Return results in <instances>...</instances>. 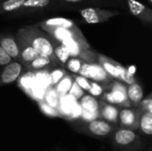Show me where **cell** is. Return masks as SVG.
Wrapping results in <instances>:
<instances>
[{
  "instance_id": "cell-37",
  "label": "cell",
  "mask_w": 152,
  "mask_h": 151,
  "mask_svg": "<svg viewBox=\"0 0 152 151\" xmlns=\"http://www.w3.org/2000/svg\"><path fill=\"white\" fill-rule=\"evenodd\" d=\"M40 106H41L42 110H43L45 114H47V115H49V116H56V115L58 114L54 108L51 107L50 105H48V104L45 103V102L40 103Z\"/></svg>"
},
{
  "instance_id": "cell-36",
  "label": "cell",
  "mask_w": 152,
  "mask_h": 151,
  "mask_svg": "<svg viewBox=\"0 0 152 151\" xmlns=\"http://www.w3.org/2000/svg\"><path fill=\"white\" fill-rule=\"evenodd\" d=\"M81 116L85 120L92 121L98 117V111H87V110L82 109Z\"/></svg>"
},
{
  "instance_id": "cell-8",
  "label": "cell",
  "mask_w": 152,
  "mask_h": 151,
  "mask_svg": "<svg viewBox=\"0 0 152 151\" xmlns=\"http://www.w3.org/2000/svg\"><path fill=\"white\" fill-rule=\"evenodd\" d=\"M105 99L108 102L112 103V104L124 103L125 101H126V99H127L126 87L120 83H116L112 86L111 92L106 93Z\"/></svg>"
},
{
  "instance_id": "cell-30",
  "label": "cell",
  "mask_w": 152,
  "mask_h": 151,
  "mask_svg": "<svg viewBox=\"0 0 152 151\" xmlns=\"http://www.w3.org/2000/svg\"><path fill=\"white\" fill-rule=\"evenodd\" d=\"M118 79H120L122 81H125L126 83H127L129 85L135 82L134 75L130 74L128 72V70L126 68L122 67L121 65H119V77H118Z\"/></svg>"
},
{
  "instance_id": "cell-1",
  "label": "cell",
  "mask_w": 152,
  "mask_h": 151,
  "mask_svg": "<svg viewBox=\"0 0 152 151\" xmlns=\"http://www.w3.org/2000/svg\"><path fill=\"white\" fill-rule=\"evenodd\" d=\"M18 33L36 49L39 55L48 56L55 63L57 62L53 53V40L45 32L35 26H29L20 29Z\"/></svg>"
},
{
  "instance_id": "cell-4",
  "label": "cell",
  "mask_w": 152,
  "mask_h": 151,
  "mask_svg": "<svg viewBox=\"0 0 152 151\" xmlns=\"http://www.w3.org/2000/svg\"><path fill=\"white\" fill-rule=\"evenodd\" d=\"M80 15L83 20L89 24H96L102 23L108 20L110 18L115 16L118 12L113 11H108L100 8L88 7L80 10Z\"/></svg>"
},
{
  "instance_id": "cell-33",
  "label": "cell",
  "mask_w": 152,
  "mask_h": 151,
  "mask_svg": "<svg viewBox=\"0 0 152 151\" xmlns=\"http://www.w3.org/2000/svg\"><path fill=\"white\" fill-rule=\"evenodd\" d=\"M75 82L85 91H88L90 88V82L87 80V78L82 77V76L75 77Z\"/></svg>"
},
{
  "instance_id": "cell-34",
  "label": "cell",
  "mask_w": 152,
  "mask_h": 151,
  "mask_svg": "<svg viewBox=\"0 0 152 151\" xmlns=\"http://www.w3.org/2000/svg\"><path fill=\"white\" fill-rule=\"evenodd\" d=\"M88 92L93 96H100L102 93V88L98 83L92 82V83H90V88H89Z\"/></svg>"
},
{
  "instance_id": "cell-38",
  "label": "cell",
  "mask_w": 152,
  "mask_h": 151,
  "mask_svg": "<svg viewBox=\"0 0 152 151\" xmlns=\"http://www.w3.org/2000/svg\"><path fill=\"white\" fill-rule=\"evenodd\" d=\"M81 112H82V108H81V106H80V105H78V104L76 102V103L74 104V106H73L72 109H71V113H70V115H72L73 117H77L81 116Z\"/></svg>"
},
{
  "instance_id": "cell-6",
  "label": "cell",
  "mask_w": 152,
  "mask_h": 151,
  "mask_svg": "<svg viewBox=\"0 0 152 151\" xmlns=\"http://www.w3.org/2000/svg\"><path fill=\"white\" fill-rule=\"evenodd\" d=\"M23 66L21 63L18 61H11L7 65L4 66L1 75H0V82L2 84H11L16 81L22 73Z\"/></svg>"
},
{
  "instance_id": "cell-21",
  "label": "cell",
  "mask_w": 152,
  "mask_h": 151,
  "mask_svg": "<svg viewBox=\"0 0 152 151\" xmlns=\"http://www.w3.org/2000/svg\"><path fill=\"white\" fill-rule=\"evenodd\" d=\"M73 79L71 77L65 75L56 85V91L58 93L63 95V94H67L73 84Z\"/></svg>"
},
{
  "instance_id": "cell-25",
  "label": "cell",
  "mask_w": 152,
  "mask_h": 151,
  "mask_svg": "<svg viewBox=\"0 0 152 151\" xmlns=\"http://www.w3.org/2000/svg\"><path fill=\"white\" fill-rule=\"evenodd\" d=\"M84 62L83 60L79 59V58H77V57H70L68 61L66 62V67L67 69L71 71L72 73L74 74H78L79 72V69L81 68V65L82 63Z\"/></svg>"
},
{
  "instance_id": "cell-11",
  "label": "cell",
  "mask_w": 152,
  "mask_h": 151,
  "mask_svg": "<svg viewBox=\"0 0 152 151\" xmlns=\"http://www.w3.org/2000/svg\"><path fill=\"white\" fill-rule=\"evenodd\" d=\"M137 139L134 132L128 129H121L115 134V142L119 146H128Z\"/></svg>"
},
{
  "instance_id": "cell-10",
  "label": "cell",
  "mask_w": 152,
  "mask_h": 151,
  "mask_svg": "<svg viewBox=\"0 0 152 151\" xmlns=\"http://www.w3.org/2000/svg\"><path fill=\"white\" fill-rule=\"evenodd\" d=\"M88 130L96 136H105L111 132V126L103 120H92L88 125Z\"/></svg>"
},
{
  "instance_id": "cell-28",
  "label": "cell",
  "mask_w": 152,
  "mask_h": 151,
  "mask_svg": "<svg viewBox=\"0 0 152 151\" xmlns=\"http://www.w3.org/2000/svg\"><path fill=\"white\" fill-rule=\"evenodd\" d=\"M50 0H25L22 7L25 8H42L48 5Z\"/></svg>"
},
{
  "instance_id": "cell-13",
  "label": "cell",
  "mask_w": 152,
  "mask_h": 151,
  "mask_svg": "<svg viewBox=\"0 0 152 151\" xmlns=\"http://www.w3.org/2000/svg\"><path fill=\"white\" fill-rule=\"evenodd\" d=\"M53 53L57 62H59L62 66H65L66 62L70 58V54L68 48L62 43L55 41L53 42Z\"/></svg>"
},
{
  "instance_id": "cell-27",
  "label": "cell",
  "mask_w": 152,
  "mask_h": 151,
  "mask_svg": "<svg viewBox=\"0 0 152 151\" xmlns=\"http://www.w3.org/2000/svg\"><path fill=\"white\" fill-rule=\"evenodd\" d=\"M65 71L61 69H53L49 73V86H53L58 84V82L65 76Z\"/></svg>"
},
{
  "instance_id": "cell-5",
  "label": "cell",
  "mask_w": 152,
  "mask_h": 151,
  "mask_svg": "<svg viewBox=\"0 0 152 151\" xmlns=\"http://www.w3.org/2000/svg\"><path fill=\"white\" fill-rule=\"evenodd\" d=\"M16 42L19 47L20 52V60L21 62L28 67L29 63L34 61L36 58L39 56V53L36 51V49L19 33L16 36Z\"/></svg>"
},
{
  "instance_id": "cell-3",
  "label": "cell",
  "mask_w": 152,
  "mask_h": 151,
  "mask_svg": "<svg viewBox=\"0 0 152 151\" xmlns=\"http://www.w3.org/2000/svg\"><path fill=\"white\" fill-rule=\"evenodd\" d=\"M78 74L87 79H92L95 82H105L110 80V76L103 68L94 61L83 62Z\"/></svg>"
},
{
  "instance_id": "cell-17",
  "label": "cell",
  "mask_w": 152,
  "mask_h": 151,
  "mask_svg": "<svg viewBox=\"0 0 152 151\" xmlns=\"http://www.w3.org/2000/svg\"><path fill=\"white\" fill-rule=\"evenodd\" d=\"M80 101V106L82 109L87 111H98L99 102L92 95H83Z\"/></svg>"
},
{
  "instance_id": "cell-35",
  "label": "cell",
  "mask_w": 152,
  "mask_h": 151,
  "mask_svg": "<svg viewBox=\"0 0 152 151\" xmlns=\"http://www.w3.org/2000/svg\"><path fill=\"white\" fill-rule=\"evenodd\" d=\"M12 61V59L10 55L0 46V66H5L8 63Z\"/></svg>"
},
{
  "instance_id": "cell-24",
  "label": "cell",
  "mask_w": 152,
  "mask_h": 151,
  "mask_svg": "<svg viewBox=\"0 0 152 151\" xmlns=\"http://www.w3.org/2000/svg\"><path fill=\"white\" fill-rule=\"evenodd\" d=\"M102 114L105 119L112 121V122H115L118 117V109L112 105H105L102 110Z\"/></svg>"
},
{
  "instance_id": "cell-31",
  "label": "cell",
  "mask_w": 152,
  "mask_h": 151,
  "mask_svg": "<svg viewBox=\"0 0 152 151\" xmlns=\"http://www.w3.org/2000/svg\"><path fill=\"white\" fill-rule=\"evenodd\" d=\"M69 94L75 100H78L84 95V90L74 81L69 91Z\"/></svg>"
},
{
  "instance_id": "cell-14",
  "label": "cell",
  "mask_w": 152,
  "mask_h": 151,
  "mask_svg": "<svg viewBox=\"0 0 152 151\" xmlns=\"http://www.w3.org/2000/svg\"><path fill=\"white\" fill-rule=\"evenodd\" d=\"M41 27H61V28H77V27L76 24L65 18H52L43 21L40 24Z\"/></svg>"
},
{
  "instance_id": "cell-39",
  "label": "cell",
  "mask_w": 152,
  "mask_h": 151,
  "mask_svg": "<svg viewBox=\"0 0 152 151\" xmlns=\"http://www.w3.org/2000/svg\"><path fill=\"white\" fill-rule=\"evenodd\" d=\"M127 70H128V72H129L130 74L134 75V72H135V68H134V66H131V68H130L129 69H127Z\"/></svg>"
},
{
  "instance_id": "cell-26",
  "label": "cell",
  "mask_w": 152,
  "mask_h": 151,
  "mask_svg": "<svg viewBox=\"0 0 152 151\" xmlns=\"http://www.w3.org/2000/svg\"><path fill=\"white\" fill-rule=\"evenodd\" d=\"M45 98L46 101V103L50 105L51 107L56 109L59 105V97H58V93L54 89H50L47 91L45 94Z\"/></svg>"
},
{
  "instance_id": "cell-40",
  "label": "cell",
  "mask_w": 152,
  "mask_h": 151,
  "mask_svg": "<svg viewBox=\"0 0 152 151\" xmlns=\"http://www.w3.org/2000/svg\"><path fill=\"white\" fill-rule=\"evenodd\" d=\"M64 1H66L68 3H77V2H80L82 0H64Z\"/></svg>"
},
{
  "instance_id": "cell-12",
  "label": "cell",
  "mask_w": 152,
  "mask_h": 151,
  "mask_svg": "<svg viewBox=\"0 0 152 151\" xmlns=\"http://www.w3.org/2000/svg\"><path fill=\"white\" fill-rule=\"evenodd\" d=\"M99 64L103 68V69L108 73V75L114 78H118L119 77V64L111 61L109 58L100 55L99 56Z\"/></svg>"
},
{
  "instance_id": "cell-32",
  "label": "cell",
  "mask_w": 152,
  "mask_h": 151,
  "mask_svg": "<svg viewBox=\"0 0 152 151\" xmlns=\"http://www.w3.org/2000/svg\"><path fill=\"white\" fill-rule=\"evenodd\" d=\"M45 87L42 86L41 85L37 84V82H35V84L33 85V86H32V88L30 90V93H31V94L35 95L37 98L42 99L45 94Z\"/></svg>"
},
{
  "instance_id": "cell-20",
  "label": "cell",
  "mask_w": 152,
  "mask_h": 151,
  "mask_svg": "<svg viewBox=\"0 0 152 151\" xmlns=\"http://www.w3.org/2000/svg\"><path fill=\"white\" fill-rule=\"evenodd\" d=\"M75 103H76V100L72 98L69 94H63L60 100L61 110L66 115H70L71 109Z\"/></svg>"
},
{
  "instance_id": "cell-2",
  "label": "cell",
  "mask_w": 152,
  "mask_h": 151,
  "mask_svg": "<svg viewBox=\"0 0 152 151\" xmlns=\"http://www.w3.org/2000/svg\"><path fill=\"white\" fill-rule=\"evenodd\" d=\"M42 28L45 32H47L51 38L55 42L61 43L69 39H75L82 42L86 41L85 37L83 36V34L80 32L78 28H67L61 27H42Z\"/></svg>"
},
{
  "instance_id": "cell-15",
  "label": "cell",
  "mask_w": 152,
  "mask_h": 151,
  "mask_svg": "<svg viewBox=\"0 0 152 151\" xmlns=\"http://www.w3.org/2000/svg\"><path fill=\"white\" fill-rule=\"evenodd\" d=\"M126 96L129 99L130 101L133 103H139L142 101L143 97V91L140 85H138L136 82L129 85L127 90H126Z\"/></svg>"
},
{
  "instance_id": "cell-22",
  "label": "cell",
  "mask_w": 152,
  "mask_h": 151,
  "mask_svg": "<svg viewBox=\"0 0 152 151\" xmlns=\"http://www.w3.org/2000/svg\"><path fill=\"white\" fill-rule=\"evenodd\" d=\"M140 125L142 131L147 134V135H151L152 134V114L151 112L147 111L145 112L140 121Z\"/></svg>"
},
{
  "instance_id": "cell-29",
  "label": "cell",
  "mask_w": 152,
  "mask_h": 151,
  "mask_svg": "<svg viewBox=\"0 0 152 151\" xmlns=\"http://www.w3.org/2000/svg\"><path fill=\"white\" fill-rule=\"evenodd\" d=\"M36 76V82L39 85H41L44 87L49 86V73L47 70H40L37 73H35Z\"/></svg>"
},
{
  "instance_id": "cell-19",
  "label": "cell",
  "mask_w": 152,
  "mask_h": 151,
  "mask_svg": "<svg viewBox=\"0 0 152 151\" xmlns=\"http://www.w3.org/2000/svg\"><path fill=\"white\" fill-rule=\"evenodd\" d=\"M25 0H5L0 4V13L13 12L22 7Z\"/></svg>"
},
{
  "instance_id": "cell-16",
  "label": "cell",
  "mask_w": 152,
  "mask_h": 151,
  "mask_svg": "<svg viewBox=\"0 0 152 151\" xmlns=\"http://www.w3.org/2000/svg\"><path fill=\"white\" fill-rule=\"evenodd\" d=\"M52 63H55L50 57L48 56H44V55H39L37 58H36L34 61H32L28 68L30 69V71H38L42 70L45 68L49 67Z\"/></svg>"
},
{
  "instance_id": "cell-41",
  "label": "cell",
  "mask_w": 152,
  "mask_h": 151,
  "mask_svg": "<svg viewBox=\"0 0 152 151\" xmlns=\"http://www.w3.org/2000/svg\"><path fill=\"white\" fill-rule=\"evenodd\" d=\"M149 1H150V2H151V0H149Z\"/></svg>"
},
{
  "instance_id": "cell-7",
  "label": "cell",
  "mask_w": 152,
  "mask_h": 151,
  "mask_svg": "<svg viewBox=\"0 0 152 151\" xmlns=\"http://www.w3.org/2000/svg\"><path fill=\"white\" fill-rule=\"evenodd\" d=\"M127 4L130 12L134 16L139 18L146 23H151L152 11L151 8L145 6L137 0H127Z\"/></svg>"
},
{
  "instance_id": "cell-23",
  "label": "cell",
  "mask_w": 152,
  "mask_h": 151,
  "mask_svg": "<svg viewBox=\"0 0 152 151\" xmlns=\"http://www.w3.org/2000/svg\"><path fill=\"white\" fill-rule=\"evenodd\" d=\"M35 82H36V76H35V73L33 71H28L26 74H24L20 77V81L21 86L27 92H30Z\"/></svg>"
},
{
  "instance_id": "cell-9",
  "label": "cell",
  "mask_w": 152,
  "mask_h": 151,
  "mask_svg": "<svg viewBox=\"0 0 152 151\" xmlns=\"http://www.w3.org/2000/svg\"><path fill=\"white\" fill-rule=\"evenodd\" d=\"M0 46L10 55L12 60L20 59L19 47L16 39L12 36H5L0 38Z\"/></svg>"
},
{
  "instance_id": "cell-18",
  "label": "cell",
  "mask_w": 152,
  "mask_h": 151,
  "mask_svg": "<svg viewBox=\"0 0 152 151\" xmlns=\"http://www.w3.org/2000/svg\"><path fill=\"white\" fill-rule=\"evenodd\" d=\"M119 118L121 124L126 126H133L136 122V115L130 109H122L119 113Z\"/></svg>"
}]
</instances>
